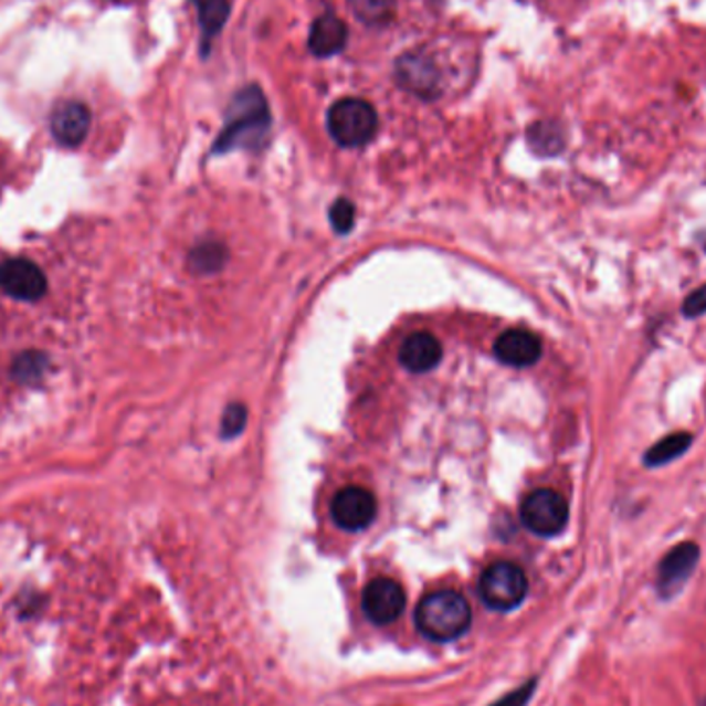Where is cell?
I'll use <instances>...</instances> for the list:
<instances>
[{
	"label": "cell",
	"instance_id": "obj_17",
	"mask_svg": "<svg viewBox=\"0 0 706 706\" xmlns=\"http://www.w3.org/2000/svg\"><path fill=\"white\" fill-rule=\"evenodd\" d=\"M692 440L694 439L688 432H677V434L665 436L646 451L644 465L646 467H661V465L672 463L677 456L684 455L691 449Z\"/></svg>",
	"mask_w": 706,
	"mask_h": 706
},
{
	"label": "cell",
	"instance_id": "obj_9",
	"mask_svg": "<svg viewBox=\"0 0 706 706\" xmlns=\"http://www.w3.org/2000/svg\"><path fill=\"white\" fill-rule=\"evenodd\" d=\"M46 277L38 265L13 259L0 265V289L23 302H35L46 294Z\"/></svg>",
	"mask_w": 706,
	"mask_h": 706
},
{
	"label": "cell",
	"instance_id": "obj_20",
	"mask_svg": "<svg viewBox=\"0 0 706 706\" xmlns=\"http://www.w3.org/2000/svg\"><path fill=\"white\" fill-rule=\"evenodd\" d=\"M246 418H249V413H246L244 405H240V403L230 405V408L225 409L223 420H221V434H223L225 439H234V436H238V434L244 430Z\"/></svg>",
	"mask_w": 706,
	"mask_h": 706
},
{
	"label": "cell",
	"instance_id": "obj_15",
	"mask_svg": "<svg viewBox=\"0 0 706 706\" xmlns=\"http://www.w3.org/2000/svg\"><path fill=\"white\" fill-rule=\"evenodd\" d=\"M201 33H203V54L209 52L213 38L223 30L228 17H230V2L228 0H194Z\"/></svg>",
	"mask_w": 706,
	"mask_h": 706
},
{
	"label": "cell",
	"instance_id": "obj_16",
	"mask_svg": "<svg viewBox=\"0 0 706 706\" xmlns=\"http://www.w3.org/2000/svg\"><path fill=\"white\" fill-rule=\"evenodd\" d=\"M347 4L368 28H387L397 13V0H347Z\"/></svg>",
	"mask_w": 706,
	"mask_h": 706
},
{
	"label": "cell",
	"instance_id": "obj_21",
	"mask_svg": "<svg viewBox=\"0 0 706 706\" xmlns=\"http://www.w3.org/2000/svg\"><path fill=\"white\" fill-rule=\"evenodd\" d=\"M682 313L686 318H698L706 313V285L698 287L696 292H692L691 296L684 302Z\"/></svg>",
	"mask_w": 706,
	"mask_h": 706
},
{
	"label": "cell",
	"instance_id": "obj_13",
	"mask_svg": "<svg viewBox=\"0 0 706 706\" xmlns=\"http://www.w3.org/2000/svg\"><path fill=\"white\" fill-rule=\"evenodd\" d=\"M440 358H442V346L439 339L428 330L409 335L399 351V360L409 372H420V375L436 368Z\"/></svg>",
	"mask_w": 706,
	"mask_h": 706
},
{
	"label": "cell",
	"instance_id": "obj_7",
	"mask_svg": "<svg viewBox=\"0 0 706 706\" xmlns=\"http://www.w3.org/2000/svg\"><path fill=\"white\" fill-rule=\"evenodd\" d=\"M330 517L344 531H363L377 517V498L366 487H344L330 503Z\"/></svg>",
	"mask_w": 706,
	"mask_h": 706
},
{
	"label": "cell",
	"instance_id": "obj_5",
	"mask_svg": "<svg viewBox=\"0 0 706 706\" xmlns=\"http://www.w3.org/2000/svg\"><path fill=\"white\" fill-rule=\"evenodd\" d=\"M520 520L535 535L554 537L565 531L568 523V504L565 498L548 489H535L520 504Z\"/></svg>",
	"mask_w": 706,
	"mask_h": 706
},
{
	"label": "cell",
	"instance_id": "obj_6",
	"mask_svg": "<svg viewBox=\"0 0 706 706\" xmlns=\"http://www.w3.org/2000/svg\"><path fill=\"white\" fill-rule=\"evenodd\" d=\"M394 78L399 87L422 99H436L442 77L436 61L425 50H409L394 63Z\"/></svg>",
	"mask_w": 706,
	"mask_h": 706
},
{
	"label": "cell",
	"instance_id": "obj_14",
	"mask_svg": "<svg viewBox=\"0 0 706 706\" xmlns=\"http://www.w3.org/2000/svg\"><path fill=\"white\" fill-rule=\"evenodd\" d=\"M349 40V32L344 19L335 15L318 17L308 33V48L314 56L329 59L344 52Z\"/></svg>",
	"mask_w": 706,
	"mask_h": 706
},
{
	"label": "cell",
	"instance_id": "obj_19",
	"mask_svg": "<svg viewBox=\"0 0 706 706\" xmlns=\"http://www.w3.org/2000/svg\"><path fill=\"white\" fill-rule=\"evenodd\" d=\"M356 221V207L347 199H339L330 207V223L335 228V232L347 234L354 228Z\"/></svg>",
	"mask_w": 706,
	"mask_h": 706
},
{
	"label": "cell",
	"instance_id": "obj_8",
	"mask_svg": "<svg viewBox=\"0 0 706 706\" xmlns=\"http://www.w3.org/2000/svg\"><path fill=\"white\" fill-rule=\"evenodd\" d=\"M361 608L370 622L378 626H387L405 610V593L399 582L380 577L366 584L361 596Z\"/></svg>",
	"mask_w": 706,
	"mask_h": 706
},
{
	"label": "cell",
	"instance_id": "obj_2",
	"mask_svg": "<svg viewBox=\"0 0 706 706\" xmlns=\"http://www.w3.org/2000/svg\"><path fill=\"white\" fill-rule=\"evenodd\" d=\"M415 624L425 639L449 643L463 636L471 624L467 599L456 591H434L420 601L415 610Z\"/></svg>",
	"mask_w": 706,
	"mask_h": 706
},
{
	"label": "cell",
	"instance_id": "obj_18",
	"mask_svg": "<svg viewBox=\"0 0 706 706\" xmlns=\"http://www.w3.org/2000/svg\"><path fill=\"white\" fill-rule=\"evenodd\" d=\"M529 141L534 145V149L541 154H556L558 149H562V137L560 130L554 125H535L529 130Z\"/></svg>",
	"mask_w": 706,
	"mask_h": 706
},
{
	"label": "cell",
	"instance_id": "obj_12",
	"mask_svg": "<svg viewBox=\"0 0 706 706\" xmlns=\"http://www.w3.org/2000/svg\"><path fill=\"white\" fill-rule=\"evenodd\" d=\"M698 562V546L696 544H682L672 549L660 566V579L657 587L663 597H672L684 587L688 577Z\"/></svg>",
	"mask_w": 706,
	"mask_h": 706
},
{
	"label": "cell",
	"instance_id": "obj_4",
	"mask_svg": "<svg viewBox=\"0 0 706 706\" xmlns=\"http://www.w3.org/2000/svg\"><path fill=\"white\" fill-rule=\"evenodd\" d=\"M529 582L523 572L513 562H494L487 566L480 579V597L487 608L498 612H510L523 603L527 597Z\"/></svg>",
	"mask_w": 706,
	"mask_h": 706
},
{
	"label": "cell",
	"instance_id": "obj_10",
	"mask_svg": "<svg viewBox=\"0 0 706 706\" xmlns=\"http://www.w3.org/2000/svg\"><path fill=\"white\" fill-rule=\"evenodd\" d=\"M50 128L54 139L64 147H77L85 141L92 128V112L81 102H63L52 112Z\"/></svg>",
	"mask_w": 706,
	"mask_h": 706
},
{
	"label": "cell",
	"instance_id": "obj_11",
	"mask_svg": "<svg viewBox=\"0 0 706 706\" xmlns=\"http://www.w3.org/2000/svg\"><path fill=\"white\" fill-rule=\"evenodd\" d=\"M494 356L513 368H529L541 358V341L531 330L508 329L494 344Z\"/></svg>",
	"mask_w": 706,
	"mask_h": 706
},
{
	"label": "cell",
	"instance_id": "obj_1",
	"mask_svg": "<svg viewBox=\"0 0 706 706\" xmlns=\"http://www.w3.org/2000/svg\"><path fill=\"white\" fill-rule=\"evenodd\" d=\"M271 110L259 85H246L234 95L225 125L213 145V154H228L234 149H256L267 141Z\"/></svg>",
	"mask_w": 706,
	"mask_h": 706
},
{
	"label": "cell",
	"instance_id": "obj_3",
	"mask_svg": "<svg viewBox=\"0 0 706 706\" xmlns=\"http://www.w3.org/2000/svg\"><path fill=\"white\" fill-rule=\"evenodd\" d=\"M327 128L333 141L341 147H361L372 141L378 130L375 106L360 97L335 102L327 114Z\"/></svg>",
	"mask_w": 706,
	"mask_h": 706
}]
</instances>
